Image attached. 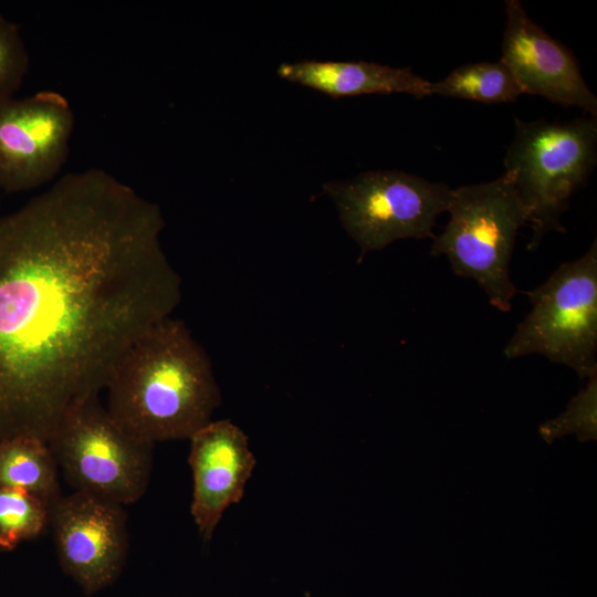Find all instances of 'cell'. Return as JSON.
Segmentation results:
<instances>
[{
	"instance_id": "obj_13",
	"label": "cell",
	"mask_w": 597,
	"mask_h": 597,
	"mask_svg": "<svg viewBox=\"0 0 597 597\" xmlns=\"http://www.w3.org/2000/svg\"><path fill=\"white\" fill-rule=\"evenodd\" d=\"M57 462L48 442L30 436L0 441V488L20 490L50 506L62 495Z\"/></svg>"
},
{
	"instance_id": "obj_7",
	"label": "cell",
	"mask_w": 597,
	"mask_h": 597,
	"mask_svg": "<svg viewBox=\"0 0 597 597\" xmlns=\"http://www.w3.org/2000/svg\"><path fill=\"white\" fill-rule=\"evenodd\" d=\"M323 188L359 247V259L396 240L433 239L437 217L448 210L452 196L446 182L394 170L367 171Z\"/></svg>"
},
{
	"instance_id": "obj_6",
	"label": "cell",
	"mask_w": 597,
	"mask_h": 597,
	"mask_svg": "<svg viewBox=\"0 0 597 597\" xmlns=\"http://www.w3.org/2000/svg\"><path fill=\"white\" fill-rule=\"evenodd\" d=\"M48 443L75 491L124 505L147 490L154 444L128 433L98 397L71 410Z\"/></svg>"
},
{
	"instance_id": "obj_3",
	"label": "cell",
	"mask_w": 597,
	"mask_h": 597,
	"mask_svg": "<svg viewBox=\"0 0 597 597\" xmlns=\"http://www.w3.org/2000/svg\"><path fill=\"white\" fill-rule=\"evenodd\" d=\"M596 160V117L583 116L563 123L515 118L504 167L532 229L528 250H535L547 232L566 231L561 217L572 196L591 174Z\"/></svg>"
},
{
	"instance_id": "obj_2",
	"label": "cell",
	"mask_w": 597,
	"mask_h": 597,
	"mask_svg": "<svg viewBox=\"0 0 597 597\" xmlns=\"http://www.w3.org/2000/svg\"><path fill=\"white\" fill-rule=\"evenodd\" d=\"M104 389L115 421L153 444L190 439L221 400L205 349L182 321L170 316L123 352Z\"/></svg>"
},
{
	"instance_id": "obj_1",
	"label": "cell",
	"mask_w": 597,
	"mask_h": 597,
	"mask_svg": "<svg viewBox=\"0 0 597 597\" xmlns=\"http://www.w3.org/2000/svg\"><path fill=\"white\" fill-rule=\"evenodd\" d=\"M159 207L101 168L70 172L0 218V441L49 442L169 317L181 280Z\"/></svg>"
},
{
	"instance_id": "obj_11",
	"label": "cell",
	"mask_w": 597,
	"mask_h": 597,
	"mask_svg": "<svg viewBox=\"0 0 597 597\" xmlns=\"http://www.w3.org/2000/svg\"><path fill=\"white\" fill-rule=\"evenodd\" d=\"M191 515L209 541L223 512L238 503L255 467L248 437L230 420L210 421L190 437Z\"/></svg>"
},
{
	"instance_id": "obj_15",
	"label": "cell",
	"mask_w": 597,
	"mask_h": 597,
	"mask_svg": "<svg viewBox=\"0 0 597 597\" xmlns=\"http://www.w3.org/2000/svg\"><path fill=\"white\" fill-rule=\"evenodd\" d=\"M51 506L27 492L0 488V551L40 536L50 526Z\"/></svg>"
},
{
	"instance_id": "obj_18",
	"label": "cell",
	"mask_w": 597,
	"mask_h": 597,
	"mask_svg": "<svg viewBox=\"0 0 597 597\" xmlns=\"http://www.w3.org/2000/svg\"><path fill=\"white\" fill-rule=\"evenodd\" d=\"M0 192H1V190H0Z\"/></svg>"
},
{
	"instance_id": "obj_10",
	"label": "cell",
	"mask_w": 597,
	"mask_h": 597,
	"mask_svg": "<svg viewBox=\"0 0 597 597\" xmlns=\"http://www.w3.org/2000/svg\"><path fill=\"white\" fill-rule=\"evenodd\" d=\"M506 25L501 61L522 93L597 115V98L586 84L572 52L547 34L517 0L505 1Z\"/></svg>"
},
{
	"instance_id": "obj_4",
	"label": "cell",
	"mask_w": 597,
	"mask_h": 597,
	"mask_svg": "<svg viewBox=\"0 0 597 597\" xmlns=\"http://www.w3.org/2000/svg\"><path fill=\"white\" fill-rule=\"evenodd\" d=\"M447 211L450 219L430 253L447 256L457 275L474 280L492 306L509 312L517 292L510 262L519 229L527 223L511 176L452 189Z\"/></svg>"
},
{
	"instance_id": "obj_5",
	"label": "cell",
	"mask_w": 597,
	"mask_h": 597,
	"mask_svg": "<svg viewBox=\"0 0 597 597\" xmlns=\"http://www.w3.org/2000/svg\"><path fill=\"white\" fill-rule=\"evenodd\" d=\"M532 308L504 348L506 358L540 354L579 378L597 374V243L526 293Z\"/></svg>"
},
{
	"instance_id": "obj_17",
	"label": "cell",
	"mask_w": 597,
	"mask_h": 597,
	"mask_svg": "<svg viewBox=\"0 0 597 597\" xmlns=\"http://www.w3.org/2000/svg\"><path fill=\"white\" fill-rule=\"evenodd\" d=\"M29 64L28 48L18 25L0 14V98L14 96Z\"/></svg>"
},
{
	"instance_id": "obj_12",
	"label": "cell",
	"mask_w": 597,
	"mask_h": 597,
	"mask_svg": "<svg viewBox=\"0 0 597 597\" xmlns=\"http://www.w3.org/2000/svg\"><path fill=\"white\" fill-rule=\"evenodd\" d=\"M277 74L335 98L392 93L409 94L416 98L430 95V82L415 74L410 67H392L366 61L303 60L282 63Z\"/></svg>"
},
{
	"instance_id": "obj_16",
	"label": "cell",
	"mask_w": 597,
	"mask_h": 597,
	"mask_svg": "<svg viewBox=\"0 0 597 597\" xmlns=\"http://www.w3.org/2000/svg\"><path fill=\"white\" fill-rule=\"evenodd\" d=\"M540 433L546 442L568 433H576L580 441L595 440L597 433V374L572 398L559 416L544 422Z\"/></svg>"
},
{
	"instance_id": "obj_9",
	"label": "cell",
	"mask_w": 597,
	"mask_h": 597,
	"mask_svg": "<svg viewBox=\"0 0 597 597\" xmlns=\"http://www.w3.org/2000/svg\"><path fill=\"white\" fill-rule=\"evenodd\" d=\"M123 505L82 491L61 495L50 510L57 557L63 572L86 595L116 582L128 551Z\"/></svg>"
},
{
	"instance_id": "obj_14",
	"label": "cell",
	"mask_w": 597,
	"mask_h": 597,
	"mask_svg": "<svg viewBox=\"0 0 597 597\" xmlns=\"http://www.w3.org/2000/svg\"><path fill=\"white\" fill-rule=\"evenodd\" d=\"M429 94L496 104L514 102L523 93L500 60L458 66L441 81L430 82Z\"/></svg>"
},
{
	"instance_id": "obj_8",
	"label": "cell",
	"mask_w": 597,
	"mask_h": 597,
	"mask_svg": "<svg viewBox=\"0 0 597 597\" xmlns=\"http://www.w3.org/2000/svg\"><path fill=\"white\" fill-rule=\"evenodd\" d=\"M74 126L73 108L59 92L0 98V190L25 191L55 179Z\"/></svg>"
}]
</instances>
